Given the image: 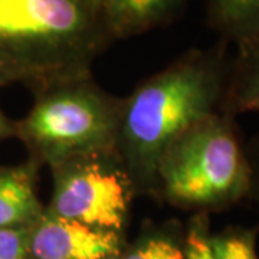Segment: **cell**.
Listing matches in <instances>:
<instances>
[{
	"label": "cell",
	"mask_w": 259,
	"mask_h": 259,
	"mask_svg": "<svg viewBox=\"0 0 259 259\" xmlns=\"http://www.w3.org/2000/svg\"><path fill=\"white\" fill-rule=\"evenodd\" d=\"M186 259H212L210 255V216L199 213L192 214L185 226Z\"/></svg>",
	"instance_id": "cell-13"
},
{
	"label": "cell",
	"mask_w": 259,
	"mask_h": 259,
	"mask_svg": "<svg viewBox=\"0 0 259 259\" xmlns=\"http://www.w3.org/2000/svg\"><path fill=\"white\" fill-rule=\"evenodd\" d=\"M10 139H16V120H12L0 108V143Z\"/></svg>",
	"instance_id": "cell-17"
},
{
	"label": "cell",
	"mask_w": 259,
	"mask_h": 259,
	"mask_svg": "<svg viewBox=\"0 0 259 259\" xmlns=\"http://www.w3.org/2000/svg\"><path fill=\"white\" fill-rule=\"evenodd\" d=\"M189 0H105L102 19L112 42L161 28L185 10Z\"/></svg>",
	"instance_id": "cell-8"
},
{
	"label": "cell",
	"mask_w": 259,
	"mask_h": 259,
	"mask_svg": "<svg viewBox=\"0 0 259 259\" xmlns=\"http://www.w3.org/2000/svg\"><path fill=\"white\" fill-rule=\"evenodd\" d=\"M111 44L93 0H0V58L29 90L93 72Z\"/></svg>",
	"instance_id": "cell-2"
},
{
	"label": "cell",
	"mask_w": 259,
	"mask_h": 259,
	"mask_svg": "<svg viewBox=\"0 0 259 259\" xmlns=\"http://www.w3.org/2000/svg\"><path fill=\"white\" fill-rule=\"evenodd\" d=\"M245 151L248 156L250 168V185L248 199H250L259 209V133L245 143Z\"/></svg>",
	"instance_id": "cell-15"
},
{
	"label": "cell",
	"mask_w": 259,
	"mask_h": 259,
	"mask_svg": "<svg viewBox=\"0 0 259 259\" xmlns=\"http://www.w3.org/2000/svg\"><path fill=\"white\" fill-rule=\"evenodd\" d=\"M258 228L228 226L210 233L212 259H259L256 252Z\"/></svg>",
	"instance_id": "cell-12"
},
{
	"label": "cell",
	"mask_w": 259,
	"mask_h": 259,
	"mask_svg": "<svg viewBox=\"0 0 259 259\" xmlns=\"http://www.w3.org/2000/svg\"><path fill=\"white\" fill-rule=\"evenodd\" d=\"M40 168L29 158L0 164V229L29 228L45 212L37 193Z\"/></svg>",
	"instance_id": "cell-7"
},
{
	"label": "cell",
	"mask_w": 259,
	"mask_h": 259,
	"mask_svg": "<svg viewBox=\"0 0 259 259\" xmlns=\"http://www.w3.org/2000/svg\"><path fill=\"white\" fill-rule=\"evenodd\" d=\"M32 107L16 120L28 158L51 168L65 160L117 150L124 97L105 91L93 72L30 90Z\"/></svg>",
	"instance_id": "cell-4"
},
{
	"label": "cell",
	"mask_w": 259,
	"mask_h": 259,
	"mask_svg": "<svg viewBox=\"0 0 259 259\" xmlns=\"http://www.w3.org/2000/svg\"><path fill=\"white\" fill-rule=\"evenodd\" d=\"M93 2H94V5L97 6V9L100 10L102 15V8H104V3H105V0H93Z\"/></svg>",
	"instance_id": "cell-18"
},
{
	"label": "cell",
	"mask_w": 259,
	"mask_h": 259,
	"mask_svg": "<svg viewBox=\"0 0 259 259\" xmlns=\"http://www.w3.org/2000/svg\"><path fill=\"white\" fill-rule=\"evenodd\" d=\"M125 235L90 228L47 210L28 231L29 259H105L120 255Z\"/></svg>",
	"instance_id": "cell-6"
},
{
	"label": "cell",
	"mask_w": 259,
	"mask_h": 259,
	"mask_svg": "<svg viewBox=\"0 0 259 259\" xmlns=\"http://www.w3.org/2000/svg\"><path fill=\"white\" fill-rule=\"evenodd\" d=\"M29 228L0 229V259H29Z\"/></svg>",
	"instance_id": "cell-14"
},
{
	"label": "cell",
	"mask_w": 259,
	"mask_h": 259,
	"mask_svg": "<svg viewBox=\"0 0 259 259\" xmlns=\"http://www.w3.org/2000/svg\"><path fill=\"white\" fill-rule=\"evenodd\" d=\"M13 83H26L25 75L19 71L18 68H15L13 65L6 62L5 59L0 58V88L2 87H9Z\"/></svg>",
	"instance_id": "cell-16"
},
{
	"label": "cell",
	"mask_w": 259,
	"mask_h": 259,
	"mask_svg": "<svg viewBox=\"0 0 259 259\" xmlns=\"http://www.w3.org/2000/svg\"><path fill=\"white\" fill-rule=\"evenodd\" d=\"M249 185V161L236 121L219 111L167 146L158 158L153 199L210 216L248 199Z\"/></svg>",
	"instance_id": "cell-3"
},
{
	"label": "cell",
	"mask_w": 259,
	"mask_h": 259,
	"mask_svg": "<svg viewBox=\"0 0 259 259\" xmlns=\"http://www.w3.org/2000/svg\"><path fill=\"white\" fill-rule=\"evenodd\" d=\"M49 170L54 189L48 213L100 231L127 233L137 193L117 150L69 158Z\"/></svg>",
	"instance_id": "cell-5"
},
{
	"label": "cell",
	"mask_w": 259,
	"mask_h": 259,
	"mask_svg": "<svg viewBox=\"0 0 259 259\" xmlns=\"http://www.w3.org/2000/svg\"><path fill=\"white\" fill-rule=\"evenodd\" d=\"M185 226L177 221L146 222L131 242H125L120 259H186Z\"/></svg>",
	"instance_id": "cell-11"
},
{
	"label": "cell",
	"mask_w": 259,
	"mask_h": 259,
	"mask_svg": "<svg viewBox=\"0 0 259 259\" xmlns=\"http://www.w3.org/2000/svg\"><path fill=\"white\" fill-rule=\"evenodd\" d=\"M105 259H120V255H114V256H110V258H105Z\"/></svg>",
	"instance_id": "cell-19"
},
{
	"label": "cell",
	"mask_w": 259,
	"mask_h": 259,
	"mask_svg": "<svg viewBox=\"0 0 259 259\" xmlns=\"http://www.w3.org/2000/svg\"><path fill=\"white\" fill-rule=\"evenodd\" d=\"M228 44L190 49L124 97L117 151L137 197H151L166 147L194 122L221 111L231 74Z\"/></svg>",
	"instance_id": "cell-1"
},
{
	"label": "cell",
	"mask_w": 259,
	"mask_h": 259,
	"mask_svg": "<svg viewBox=\"0 0 259 259\" xmlns=\"http://www.w3.org/2000/svg\"><path fill=\"white\" fill-rule=\"evenodd\" d=\"M221 111L236 118L259 112V36L236 45Z\"/></svg>",
	"instance_id": "cell-9"
},
{
	"label": "cell",
	"mask_w": 259,
	"mask_h": 259,
	"mask_svg": "<svg viewBox=\"0 0 259 259\" xmlns=\"http://www.w3.org/2000/svg\"><path fill=\"white\" fill-rule=\"evenodd\" d=\"M207 25L235 45L259 36V0H206Z\"/></svg>",
	"instance_id": "cell-10"
}]
</instances>
